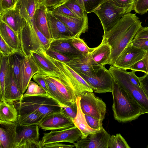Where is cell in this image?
Masks as SVG:
<instances>
[{
  "label": "cell",
  "mask_w": 148,
  "mask_h": 148,
  "mask_svg": "<svg viewBox=\"0 0 148 148\" xmlns=\"http://www.w3.org/2000/svg\"><path fill=\"white\" fill-rule=\"evenodd\" d=\"M142 27V22L135 14H125L118 23L103 36L112 49L108 64L114 66L118 57L124 49L134 39Z\"/></svg>",
  "instance_id": "6da1fadb"
},
{
  "label": "cell",
  "mask_w": 148,
  "mask_h": 148,
  "mask_svg": "<svg viewBox=\"0 0 148 148\" xmlns=\"http://www.w3.org/2000/svg\"><path fill=\"white\" fill-rule=\"evenodd\" d=\"M112 92L113 99L112 109L115 119L119 122H130L142 114L138 103L114 79Z\"/></svg>",
  "instance_id": "7a4b0ae2"
},
{
  "label": "cell",
  "mask_w": 148,
  "mask_h": 148,
  "mask_svg": "<svg viewBox=\"0 0 148 148\" xmlns=\"http://www.w3.org/2000/svg\"><path fill=\"white\" fill-rule=\"evenodd\" d=\"M13 103L18 115L36 112L44 118L48 115L61 111L62 108L57 101L48 95L23 96Z\"/></svg>",
  "instance_id": "3957f363"
},
{
  "label": "cell",
  "mask_w": 148,
  "mask_h": 148,
  "mask_svg": "<svg viewBox=\"0 0 148 148\" xmlns=\"http://www.w3.org/2000/svg\"><path fill=\"white\" fill-rule=\"evenodd\" d=\"M55 65L57 70L54 73H46L40 72L55 84L65 100L71 105L76 102L77 97V85L63 63L58 62Z\"/></svg>",
  "instance_id": "277c9868"
},
{
  "label": "cell",
  "mask_w": 148,
  "mask_h": 148,
  "mask_svg": "<svg viewBox=\"0 0 148 148\" xmlns=\"http://www.w3.org/2000/svg\"><path fill=\"white\" fill-rule=\"evenodd\" d=\"M21 51L25 56L39 49L49 48L51 40L46 37L34 24L27 23L19 34Z\"/></svg>",
  "instance_id": "5b68a950"
},
{
  "label": "cell",
  "mask_w": 148,
  "mask_h": 148,
  "mask_svg": "<svg viewBox=\"0 0 148 148\" xmlns=\"http://www.w3.org/2000/svg\"><path fill=\"white\" fill-rule=\"evenodd\" d=\"M108 70L114 79L127 92L140 106L142 114H148V99L141 88L134 84L130 80L126 70L111 66Z\"/></svg>",
  "instance_id": "8992f818"
},
{
  "label": "cell",
  "mask_w": 148,
  "mask_h": 148,
  "mask_svg": "<svg viewBox=\"0 0 148 148\" xmlns=\"http://www.w3.org/2000/svg\"><path fill=\"white\" fill-rule=\"evenodd\" d=\"M38 125H23L16 124L14 148H42L39 139Z\"/></svg>",
  "instance_id": "52a82bcc"
},
{
  "label": "cell",
  "mask_w": 148,
  "mask_h": 148,
  "mask_svg": "<svg viewBox=\"0 0 148 148\" xmlns=\"http://www.w3.org/2000/svg\"><path fill=\"white\" fill-rule=\"evenodd\" d=\"M99 17L104 33L111 29L126 14L122 9L115 6L110 0H106L94 12Z\"/></svg>",
  "instance_id": "ba28073f"
},
{
  "label": "cell",
  "mask_w": 148,
  "mask_h": 148,
  "mask_svg": "<svg viewBox=\"0 0 148 148\" xmlns=\"http://www.w3.org/2000/svg\"><path fill=\"white\" fill-rule=\"evenodd\" d=\"M80 96V106L83 113L96 118L102 124L106 112L105 103L93 92H84Z\"/></svg>",
  "instance_id": "9c48e42d"
},
{
  "label": "cell",
  "mask_w": 148,
  "mask_h": 148,
  "mask_svg": "<svg viewBox=\"0 0 148 148\" xmlns=\"http://www.w3.org/2000/svg\"><path fill=\"white\" fill-rule=\"evenodd\" d=\"M79 75L89 85L95 93L112 92L114 79L108 69H106L104 66L99 69L95 76Z\"/></svg>",
  "instance_id": "30bf717a"
},
{
  "label": "cell",
  "mask_w": 148,
  "mask_h": 148,
  "mask_svg": "<svg viewBox=\"0 0 148 148\" xmlns=\"http://www.w3.org/2000/svg\"><path fill=\"white\" fill-rule=\"evenodd\" d=\"M82 133L75 126L68 129L59 130H51L44 133L41 140L43 145L57 142H67L74 144L81 138Z\"/></svg>",
  "instance_id": "8fae6325"
},
{
  "label": "cell",
  "mask_w": 148,
  "mask_h": 148,
  "mask_svg": "<svg viewBox=\"0 0 148 148\" xmlns=\"http://www.w3.org/2000/svg\"><path fill=\"white\" fill-rule=\"evenodd\" d=\"M147 51L137 47L130 43L119 56L114 65L117 68L127 70L144 58Z\"/></svg>",
  "instance_id": "7c38bea8"
},
{
  "label": "cell",
  "mask_w": 148,
  "mask_h": 148,
  "mask_svg": "<svg viewBox=\"0 0 148 148\" xmlns=\"http://www.w3.org/2000/svg\"><path fill=\"white\" fill-rule=\"evenodd\" d=\"M74 126L73 120L61 111L48 115L39 125V127L45 131L64 130Z\"/></svg>",
  "instance_id": "4fadbf2b"
},
{
  "label": "cell",
  "mask_w": 148,
  "mask_h": 148,
  "mask_svg": "<svg viewBox=\"0 0 148 148\" xmlns=\"http://www.w3.org/2000/svg\"><path fill=\"white\" fill-rule=\"evenodd\" d=\"M52 11L53 14L62 21L72 33L74 38L79 37L88 29L87 13L82 18L72 17L62 13Z\"/></svg>",
  "instance_id": "5bb4252c"
},
{
  "label": "cell",
  "mask_w": 148,
  "mask_h": 148,
  "mask_svg": "<svg viewBox=\"0 0 148 148\" xmlns=\"http://www.w3.org/2000/svg\"><path fill=\"white\" fill-rule=\"evenodd\" d=\"M111 136L102 127L98 132L91 133L81 138L74 144L76 148H108L109 140Z\"/></svg>",
  "instance_id": "9a60e30c"
},
{
  "label": "cell",
  "mask_w": 148,
  "mask_h": 148,
  "mask_svg": "<svg viewBox=\"0 0 148 148\" xmlns=\"http://www.w3.org/2000/svg\"><path fill=\"white\" fill-rule=\"evenodd\" d=\"M88 55H83L75 58L69 63L66 64L79 75L95 76L101 67L92 64L89 59Z\"/></svg>",
  "instance_id": "2e32d148"
},
{
  "label": "cell",
  "mask_w": 148,
  "mask_h": 148,
  "mask_svg": "<svg viewBox=\"0 0 148 148\" xmlns=\"http://www.w3.org/2000/svg\"><path fill=\"white\" fill-rule=\"evenodd\" d=\"M40 69L31 56H24L21 61V71L20 90L23 95L30 81Z\"/></svg>",
  "instance_id": "e0dca14e"
},
{
  "label": "cell",
  "mask_w": 148,
  "mask_h": 148,
  "mask_svg": "<svg viewBox=\"0 0 148 148\" xmlns=\"http://www.w3.org/2000/svg\"><path fill=\"white\" fill-rule=\"evenodd\" d=\"M47 14L51 40L73 37L71 32L50 10L48 9Z\"/></svg>",
  "instance_id": "ac0fdd59"
},
{
  "label": "cell",
  "mask_w": 148,
  "mask_h": 148,
  "mask_svg": "<svg viewBox=\"0 0 148 148\" xmlns=\"http://www.w3.org/2000/svg\"><path fill=\"white\" fill-rule=\"evenodd\" d=\"M111 53V47L109 45L106 39L102 37L101 44L95 47L94 50L89 54L88 57L93 65L102 67L108 64Z\"/></svg>",
  "instance_id": "d6986e66"
},
{
  "label": "cell",
  "mask_w": 148,
  "mask_h": 148,
  "mask_svg": "<svg viewBox=\"0 0 148 148\" xmlns=\"http://www.w3.org/2000/svg\"><path fill=\"white\" fill-rule=\"evenodd\" d=\"M0 21L5 23L18 34L27 23L15 7L0 14Z\"/></svg>",
  "instance_id": "ffe728a7"
},
{
  "label": "cell",
  "mask_w": 148,
  "mask_h": 148,
  "mask_svg": "<svg viewBox=\"0 0 148 148\" xmlns=\"http://www.w3.org/2000/svg\"><path fill=\"white\" fill-rule=\"evenodd\" d=\"M73 38L52 39L49 48L71 57L76 58L84 55L72 45L71 42Z\"/></svg>",
  "instance_id": "44dd1931"
},
{
  "label": "cell",
  "mask_w": 148,
  "mask_h": 148,
  "mask_svg": "<svg viewBox=\"0 0 148 148\" xmlns=\"http://www.w3.org/2000/svg\"><path fill=\"white\" fill-rule=\"evenodd\" d=\"M0 148H14L16 124L0 123Z\"/></svg>",
  "instance_id": "7402d4cb"
},
{
  "label": "cell",
  "mask_w": 148,
  "mask_h": 148,
  "mask_svg": "<svg viewBox=\"0 0 148 148\" xmlns=\"http://www.w3.org/2000/svg\"><path fill=\"white\" fill-rule=\"evenodd\" d=\"M47 9L41 2L40 3L34 13L33 24L35 25L38 29L46 37L51 40L47 18Z\"/></svg>",
  "instance_id": "603a6c76"
},
{
  "label": "cell",
  "mask_w": 148,
  "mask_h": 148,
  "mask_svg": "<svg viewBox=\"0 0 148 148\" xmlns=\"http://www.w3.org/2000/svg\"><path fill=\"white\" fill-rule=\"evenodd\" d=\"M40 2L38 0H17L15 8L27 22L33 24L34 13Z\"/></svg>",
  "instance_id": "cb8c5ba5"
},
{
  "label": "cell",
  "mask_w": 148,
  "mask_h": 148,
  "mask_svg": "<svg viewBox=\"0 0 148 148\" xmlns=\"http://www.w3.org/2000/svg\"><path fill=\"white\" fill-rule=\"evenodd\" d=\"M10 78L5 85L4 100L8 102L13 103L14 101L20 100L23 95L21 92L14 79L10 62Z\"/></svg>",
  "instance_id": "d4e9b609"
},
{
  "label": "cell",
  "mask_w": 148,
  "mask_h": 148,
  "mask_svg": "<svg viewBox=\"0 0 148 148\" xmlns=\"http://www.w3.org/2000/svg\"><path fill=\"white\" fill-rule=\"evenodd\" d=\"M0 35L10 46L23 54L19 34L1 21H0Z\"/></svg>",
  "instance_id": "484cf974"
},
{
  "label": "cell",
  "mask_w": 148,
  "mask_h": 148,
  "mask_svg": "<svg viewBox=\"0 0 148 148\" xmlns=\"http://www.w3.org/2000/svg\"><path fill=\"white\" fill-rule=\"evenodd\" d=\"M18 112L13 103L5 100L0 101V123L16 124L18 122Z\"/></svg>",
  "instance_id": "4316f807"
},
{
  "label": "cell",
  "mask_w": 148,
  "mask_h": 148,
  "mask_svg": "<svg viewBox=\"0 0 148 148\" xmlns=\"http://www.w3.org/2000/svg\"><path fill=\"white\" fill-rule=\"evenodd\" d=\"M43 49H40L31 52L32 58L38 67L40 71L46 73H54L57 70L53 63L44 55Z\"/></svg>",
  "instance_id": "83f0119b"
},
{
  "label": "cell",
  "mask_w": 148,
  "mask_h": 148,
  "mask_svg": "<svg viewBox=\"0 0 148 148\" xmlns=\"http://www.w3.org/2000/svg\"><path fill=\"white\" fill-rule=\"evenodd\" d=\"M80 97H77L76 101L77 106V115L73 121L75 126L82 133L81 138L86 137L91 133H96L100 130H96L90 128L88 125L84 115L80 106Z\"/></svg>",
  "instance_id": "f1b7e54d"
},
{
  "label": "cell",
  "mask_w": 148,
  "mask_h": 148,
  "mask_svg": "<svg viewBox=\"0 0 148 148\" xmlns=\"http://www.w3.org/2000/svg\"><path fill=\"white\" fill-rule=\"evenodd\" d=\"M10 77L9 56H4L0 53V101L4 100L5 85V82L9 80Z\"/></svg>",
  "instance_id": "f546056e"
},
{
  "label": "cell",
  "mask_w": 148,
  "mask_h": 148,
  "mask_svg": "<svg viewBox=\"0 0 148 148\" xmlns=\"http://www.w3.org/2000/svg\"><path fill=\"white\" fill-rule=\"evenodd\" d=\"M24 56L22 53L18 51H16L9 56V61L14 77L20 89L21 82V61Z\"/></svg>",
  "instance_id": "4dcf8cb0"
},
{
  "label": "cell",
  "mask_w": 148,
  "mask_h": 148,
  "mask_svg": "<svg viewBox=\"0 0 148 148\" xmlns=\"http://www.w3.org/2000/svg\"><path fill=\"white\" fill-rule=\"evenodd\" d=\"M44 117L36 112L18 115V122L23 125H38Z\"/></svg>",
  "instance_id": "1f68e13d"
},
{
  "label": "cell",
  "mask_w": 148,
  "mask_h": 148,
  "mask_svg": "<svg viewBox=\"0 0 148 148\" xmlns=\"http://www.w3.org/2000/svg\"><path fill=\"white\" fill-rule=\"evenodd\" d=\"M43 74L44 76L48 87L49 95L57 101L60 105H70L64 99L55 84L47 76Z\"/></svg>",
  "instance_id": "d6a6232c"
},
{
  "label": "cell",
  "mask_w": 148,
  "mask_h": 148,
  "mask_svg": "<svg viewBox=\"0 0 148 148\" xmlns=\"http://www.w3.org/2000/svg\"><path fill=\"white\" fill-rule=\"evenodd\" d=\"M46 95L49 96L46 92L36 83L31 80L28 85L26 91L23 96Z\"/></svg>",
  "instance_id": "836d02e7"
},
{
  "label": "cell",
  "mask_w": 148,
  "mask_h": 148,
  "mask_svg": "<svg viewBox=\"0 0 148 148\" xmlns=\"http://www.w3.org/2000/svg\"><path fill=\"white\" fill-rule=\"evenodd\" d=\"M79 18H82L86 12L77 0H66L63 3Z\"/></svg>",
  "instance_id": "e575fe53"
},
{
  "label": "cell",
  "mask_w": 148,
  "mask_h": 148,
  "mask_svg": "<svg viewBox=\"0 0 148 148\" xmlns=\"http://www.w3.org/2000/svg\"><path fill=\"white\" fill-rule=\"evenodd\" d=\"M110 148H130V147L124 138L120 134L112 135L110 137L108 143Z\"/></svg>",
  "instance_id": "d590c367"
},
{
  "label": "cell",
  "mask_w": 148,
  "mask_h": 148,
  "mask_svg": "<svg viewBox=\"0 0 148 148\" xmlns=\"http://www.w3.org/2000/svg\"><path fill=\"white\" fill-rule=\"evenodd\" d=\"M71 42L76 49L84 55L90 54L95 49V47H89L84 40L79 37H73Z\"/></svg>",
  "instance_id": "8d00e7d4"
},
{
  "label": "cell",
  "mask_w": 148,
  "mask_h": 148,
  "mask_svg": "<svg viewBox=\"0 0 148 148\" xmlns=\"http://www.w3.org/2000/svg\"><path fill=\"white\" fill-rule=\"evenodd\" d=\"M88 14L94 12L106 0H77Z\"/></svg>",
  "instance_id": "74e56055"
},
{
  "label": "cell",
  "mask_w": 148,
  "mask_h": 148,
  "mask_svg": "<svg viewBox=\"0 0 148 148\" xmlns=\"http://www.w3.org/2000/svg\"><path fill=\"white\" fill-rule=\"evenodd\" d=\"M115 6L123 9L125 14L134 10L137 0H110Z\"/></svg>",
  "instance_id": "f35d334b"
},
{
  "label": "cell",
  "mask_w": 148,
  "mask_h": 148,
  "mask_svg": "<svg viewBox=\"0 0 148 148\" xmlns=\"http://www.w3.org/2000/svg\"><path fill=\"white\" fill-rule=\"evenodd\" d=\"M129 69L135 72H142L148 74V52L144 58L130 66Z\"/></svg>",
  "instance_id": "ab89813d"
},
{
  "label": "cell",
  "mask_w": 148,
  "mask_h": 148,
  "mask_svg": "<svg viewBox=\"0 0 148 148\" xmlns=\"http://www.w3.org/2000/svg\"><path fill=\"white\" fill-rule=\"evenodd\" d=\"M45 52L51 57L66 64L69 63L75 58L67 56L49 48L45 51Z\"/></svg>",
  "instance_id": "60d3db41"
},
{
  "label": "cell",
  "mask_w": 148,
  "mask_h": 148,
  "mask_svg": "<svg viewBox=\"0 0 148 148\" xmlns=\"http://www.w3.org/2000/svg\"><path fill=\"white\" fill-rule=\"evenodd\" d=\"M60 105L62 108L61 112L73 121L77 112V106L76 101L69 106Z\"/></svg>",
  "instance_id": "b9f144b4"
},
{
  "label": "cell",
  "mask_w": 148,
  "mask_h": 148,
  "mask_svg": "<svg viewBox=\"0 0 148 148\" xmlns=\"http://www.w3.org/2000/svg\"><path fill=\"white\" fill-rule=\"evenodd\" d=\"M134 10L141 15L146 13L148 11V0H137Z\"/></svg>",
  "instance_id": "7bdbcfd3"
},
{
  "label": "cell",
  "mask_w": 148,
  "mask_h": 148,
  "mask_svg": "<svg viewBox=\"0 0 148 148\" xmlns=\"http://www.w3.org/2000/svg\"><path fill=\"white\" fill-rule=\"evenodd\" d=\"M0 53L3 55L9 56L14 52L18 51L10 46L0 36Z\"/></svg>",
  "instance_id": "ee69618b"
},
{
  "label": "cell",
  "mask_w": 148,
  "mask_h": 148,
  "mask_svg": "<svg viewBox=\"0 0 148 148\" xmlns=\"http://www.w3.org/2000/svg\"><path fill=\"white\" fill-rule=\"evenodd\" d=\"M85 117L88 125L91 128L96 130H100L103 127L99 121L96 118L86 114Z\"/></svg>",
  "instance_id": "f6af8a7d"
},
{
  "label": "cell",
  "mask_w": 148,
  "mask_h": 148,
  "mask_svg": "<svg viewBox=\"0 0 148 148\" xmlns=\"http://www.w3.org/2000/svg\"><path fill=\"white\" fill-rule=\"evenodd\" d=\"M32 78L34 81L42 88L49 95L48 87L43 75L39 71L34 75Z\"/></svg>",
  "instance_id": "bcb514c9"
},
{
  "label": "cell",
  "mask_w": 148,
  "mask_h": 148,
  "mask_svg": "<svg viewBox=\"0 0 148 148\" xmlns=\"http://www.w3.org/2000/svg\"><path fill=\"white\" fill-rule=\"evenodd\" d=\"M0 14L15 8L17 0H0Z\"/></svg>",
  "instance_id": "7dc6e473"
},
{
  "label": "cell",
  "mask_w": 148,
  "mask_h": 148,
  "mask_svg": "<svg viewBox=\"0 0 148 148\" xmlns=\"http://www.w3.org/2000/svg\"><path fill=\"white\" fill-rule=\"evenodd\" d=\"M49 10L52 11L60 13L70 17L78 18L68 7L63 4Z\"/></svg>",
  "instance_id": "c3c4849f"
},
{
  "label": "cell",
  "mask_w": 148,
  "mask_h": 148,
  "mask_svg": "<svg viewBox=\"0 0 148 148\" xmlns=\"http://www.w3.org/2000/svg\"><path fill=\"white\" fill-rule=\"evenodd\" d=\"M130 43L138 48L147 51L148 50V38L134 39Z\"/></svg>",
  "instance_id": "681fc988"
},
{
  "label": "cell",
  "mask_w": 148,
  "mask_h": 148,
  "mask_svg": "<svg viewBox=\"0 0 148 148\" xmlns=\"http://www.w3.org/2000/svg\"><path fill=\"white\" fill-rule=\"evenodd\" d=\"M66 0H42L41 3L48 9L55 8L63 3Z\"/></svg>",
  "instance_id": "f907efd6"
},
{
  "label": "cell",
  "mask_w": 148,
  "mask_h": 148,
  "mask_svg": "<svg viewBox=\"0 0 148 148\" xmlns=\"http://www.w3.org/2000/svg\"><path fill=\"white\" fill-rule=\"evenodd\" d=\"M138 79L140 87L148 99V75L145 74L144 75L138 77Z\"/></svg>",
  "instance_id": "816d5d0a"
},
{
  "label": "cell",
  "mask_w": 148,
  "mask_h": 148,
  "mask_svg": "<svg viewBox=\"0 0 148 148\" xmlns=\"http://www.w3.org/2000/svg\"><path fill=\"white\" fill-rule=\"evenodd\" d=\"M75 147L74 144L73 145H66L61 143V142H57L45 144L43 146V148H72Z\"/></svg>",
  "instance_id": "f5cc1de1"
},
{
  "label": "cell",
  "mask_w": 148,
  "mask_h": 148,
  "mask_svg": "<svg viewBox=\"0 0 148 148\" xmlns=\"http://www.w3.org/2000/svg\"><path fill=\"white\" fill-rule=\"evenodd\" d=\"M148 38V27H142L135 36L134 39Z\"/></svg>",
  "instance_id": "db71d44e"
},
{
  "label": "cell",
  "mask_w": 148,
  "mask_h": 148,
  "mask_svg": "<svg viewBox=\"0 0 148 148\" xmlns=\"http://www.w3.org/2000/svg\"><path fill=\"white\" fill-rule=\"evenodd\" d=\"M135 72L133 71L130 72L127 71V74L131 82L134 84L140 87L138 77L135 75Z\"/></svg>",
  "instance_id": "11a10c76"
},
{
  "label": "cell",
  "mask_w": 148,
  "mask_h": 148,
  "mask_svg": "<svg viewBox=\"0 0 148 148\" xmlns=\"http://www.w3.org/2000/svg\"><path fill=\"white\" fill-rule=\"evenodd\" d=\"M38 0L40 2H41V1H42V0Z\"/></svg>",
  "instance_id": "9f6ffc18"
},
{
  "label": "cell",
  "mask_w": 148,
  "mask_h": 148,
  "mask_svg": "<svg viewBox=\"0 0 148 148\" xmlns=\"http://www.w3.org/2000/svg\"><path fill=\"white\" fill-rule=\"evenodd\" d=\"M147 148H148V146H147Z\"/></svg>",
  "instance_id": "6f0895ef"
},
{
  "label": "cell",
  "mask_w": 148,
  "mask_h": 148,
  "mask_svg": "<svg viewBox=\"0 0 148 148\" xmlns=\"http://www.w3.org/2000/svg\"><path fill=\"white\" fill-rule=\"evenodd\" d=\"M147 51L148 52V50Z\"/></svg>",
  "instance_id": "680465c9"
}]
</instances>
